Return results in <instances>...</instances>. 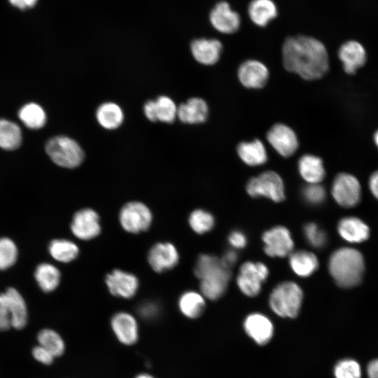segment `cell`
Masks as SVG:
<instances>
[{
  "instance_id": "cell-1",
  "label": "cell",
  "mask_w": 378,
  "mask_h": 378,
  "mask_svg": "<svg viewBox=\"0 0 378 378\" xmlns=\"http://www.w3.org/2000/svg\"><path fill=\"white\" fill-rule=\"evenodd\" d=\"M283 64L306 80L321 78L328 71L327 50L318 40L305 36L288 38L282 48Z\"/></svg>"
},
{
  "instance_id": "cell-2",
  "label": "cell",
  "mask_w": 378,
  "mask_h": 378,
  "mask_svg": "<svg viewBox=\"0 0 378 378\" xmlns=\"http://www.w3.org/2000/svg\"><path fill=\"white\" fill-rule=\"evenodd\" d=\"M194 273L200 280L202 295L211 300H218L224 294L231 277L230 270L220 259L207 254L199 256Z\"/></svg>"
},
{
  "instance_id": "cell-3",
  "label": "cell",
  "mask_w": 378,
  "mask_h": 378,
  "mask_svg": "<svg viewBox=\"0 0 378 378\" xmlns=\"http://www.w3.org/2000/svg\"><path fill=\"white\" fill-rule=\"evenodd\" d=\"M328 268L335 283L342 288H351L362 279L365 264L362 254L352 248H341L330 258Z\"/></svg>"
},
{
  "instance_id": "cell-4",
  "label": "cell",
  "mask_w": 378,
  "mask_h": 378,
  "mask_svg": "<svg viewBox=\"0 0 378 378\" xmlns=\"http://www.w3.org/2000/svg\"><path fill=\"white\" fill-rule=\"evenodd\" d=\"M303 293L294 282L279 284L270 294L269 302L272 311L281 317L295 318L302 305Z\"/></svg>"
},
{
  "instance_id": "cell-5",
  "label": "cell",
  "mask_w": 378,
  "mask_h": 378,
  "mask_svg": "<svg viewBox=\"0 0 378 378\" xmlns=\"http://www.w3.org/2000/svg\"><path fill=\"white\" fill-rule=\"evenodd\" d=\"M46 151L56 164L64 168L77 167L84 158V153L80 145L65 136L50 139L46 143Z\"/></svg>"
},
{
  "instance_id": "cell-6",
  "label": "cell",
  "mask_w": 378,
  "mask_h": 378,
  "mask_svg": "<svg viewBox=\"0 0 378 378\" xmlns=\"http://www.w3.org/2000/svg\"><path fill=\"white\" fill-rule=\"evenodd\" d=\"M246 191L251 197L264 196L276 202L285 198L283 180L273 171H267L252 177L246 184Z\"/></svg>"
},
{
  "instance_id": "cell-7",
  "label": "cell",
  "mask_w": 378,
  "mask_h": 378,
  "mask_svg": "<svg viewBox=\"0 0 378 378\" xmlns=\"http://www.w3.org/2000/svg\"><path fill=\"white\" fill-rule=\"evenodd\" d=\"M152 219L153 216L149 208L140 202L127 203L119 214L122 227L134 234L147 230L151 225Z\"/></svg>"
},
{
  "instance_id": "cell-8",
  "label": "cell",
  "mask_w": 378,
  "mask_h": 378,
  "mask_svg": "<svg viewBox=\"0 0 378 378\" xmlns=\"http://www.w3.org/2000/svg\"><path fill=\"white\" fill-rule=\"evenodd\" d=\"M268 274V268L264 263L248 261L241 265L237 284L244 295L254 297L259 294L261 285Z\"/></svg>"
},
{
  "instance_id": "cell-9",
  "label": "cell",
  "mask_w": 378,
  "mask_h": 378,
  "mask_svg": "<svg viewBox=\"0 0 378 378\" xmlns=\"http://www.w3.org/2000/svg\"><path fill=\"white\" fill-rule=\"evenodd\" d=\"M332 195L335 200L344 207H352L360 200V186L353 175L340 173L337 175L332 186Z\"/></svg>"
},
{
  "instance_id": "cell-10",
  "label": "cell",
  "mask_w": 378,
  "mask_h": 378,
  "mask_svg": "<svg viewBox=\"0 0 378 378\" xmlns=\"http://www.w3.org/2000/svg\"><path fill=\"white\" fill-rule=\"evenodd\" d=\"M262 241L264 251L271 257H285L290 253L294 243L288 230L283 226H276L264 232Z\"/></svg>"
},
{
  "instance_id": "cell-11",
  "label": "cell",
  "mask_w": 378,
  "mask_h": 378,
  "mask_svg": "<svg viewBox=\"0 0 378 378\" xmlns=\"http://www.w3.org/2000/svg\"><path fill=\"white\" fill-rule=\"evenodd\" d=\"M71 230L80 239L90 240L96 237L101 232L99 215L92 209L78 211L73 217Z\"/></svg>"
},
{
  "instance_id": "cell-12",
  "label": "cell",
  "mask_w": 378,
  "mask_h": 378,
  "mask_svg": "<svg viewBox=\"0 0 378 378\" xmlns=\"http://www.w3.org/2000/svg\"><path fill=\"white\" fill-rule=\"evenodd\" d=\"M267 139L276 151L284 157L292 155L298 147L295 133L284 124L274 125L267 132Z\"/></svg>"
},
{
  "instance_id": "cell-13",
  "label": "cell",
  "mask_w": 378,
  "mask_h": 378,
  "mask_svg": "<svg viewBox=\"0 0 378 378\" xmlns=\"http://www.w3.org/2000/svg\"><path fill=\"white\" fill-rule=\"evenodd\" d=\"M178 260L177 249L169 242L155 244L148 254V261L156 272H164L174 268Z\"/></svg>"
},
{
  "instance_id": "cell-14",
  "label": "cell",
  "mask_w": 378,
  "mask_h": 378,
  "mask_svg": "<svg viewBox=\"0 0 378 378\" xmlns=\"http://www.w3.org/2000/svg\"><path fill=\"white\" fill-rule=\"evenodd\" d=\"M106 284L113 295L128 299L135 295L139 287V281L131 273L115 270L107 274Z\"/></svg>"
},
{
  "instance_id": "cell-15",
  "label": "cell",
  "mask_w": 378,
  "mask_h": 378,
  "mask_svg": "<svg viewBox=\"0 0 378 378\" xmlns=\"http://www.w3.org/2000/svg\"><path fill=\"white\" fill-rule=\"evenodd\" d=\"M113 332L123 344L132 345L139 338V326L136 318L125 312L114 314L111 321Z\"/></svg>"
},
{
  "instance_id": "cell-16",
  "label": "cell",
  "mask_w": 378,
  "mask_h": 378,
  "mask_svg": "<svg viewBox=\"0 0 378 378\" xmlns=\"http://www.w3.org/2000/svg\"><path fill=\"white\" fill-rule=\"evenodd\" d=\"M209 19L213 27L224 34L237 31L240 25L239 14L232 10L225 1L218 2L214 6L210 13Z\"/></svg>"
},
{
  "instance_id": "cell-17",
  "label": "cell",
  "mask_w": 378,
  "mask_h": 378,
  "mask_svg": "<svg viewBox=\"0 0 378 378\" xmlns=\"http://www.w3.org/2000/svg\"><path fill=\"white\" fill-rule=\"evenodd\" d=\"M269 71L262 62L250 59L242 63L238 69V78L243 85L248 88H262L267 81Z\"/></svg>"
},
{
  "instance_id": "cell-18",
  "label": "cell",
  "mask_w": 378,
  "mask_h": 378,
  "mask_svg": "<svg viewBox=\"0 0 378 378\" xmlns=\"http://www.w3.org/2000/svg\"><path fill=\"white\" fill-rule=\"evenodd\" d=\"M144 112L150 121L172 123L177 116V107L170 97L160 96L155 101H148L144 104Z\"/></svg>"
},
{
  "instance_id": "cell-19",
  "label": "cell",
  "mask_w": 378,
  "mask_h": 378,
  "mask_svg": "<svg viewBox=\"0 0 378 378\" xmlns=\"http://www.w3.org/2000/svg\"><path fill=\"white\" fill-rule=\"evenodd\" d=\"M244 328L247 335L260 345L268 343L274 332L271 321L259 313L248 315L244 321Z\"/></svg>"
},
{
  "instance_id": "cell-20",
  "label": "cell",
  "mask_w": 378,
  "mask_h": 378,
  "mask_svg": "<svg viewBox=\"0 0 378 378\" xmlns=\"http://www.w3.org/2000/svg\"><path fill=\"white\" fill-rule=\"evenodd\" d=\"M338 55L344 71L349 74H354L358 69L364 65L366 60L364 48L355 41L344 43L340 47Z\"/></svg>"
},
{
  "instance_id": "cell-21",
  "label": "cell",
  "mask_w": 378,
  "mask_h": 378,
  "mask_svg": "<svg viewBox=\"0 0 378 378\" xmlns=\"http://www.w3.org/2000/svg\"><path fill=\"white\" fill-rule=\"evenodd\" d=\"M190 50L192 56L198 62L211 65L218 60L222 44L216 39L198 38L191 43Z\"/></svg>"
},
{
  "instance_id": "cell-22",
  "label": "cell",
  "mask_w": 378,
  "mask_h": 378,
  "mask_svg": "<svg viewBox=\"0 0 378 378\" xmlns=\"http://www.w3.org/2000/svg\"><path fill=\"white\" fill-rule=\"evenodd\" d=\"M177 116L184 123L203 122L208 116V106L201 98H190L177 108Z\"/></svg>"
},
{
  "instance_id": "cell-23",
  "label": "cell",
  "mask_w": 378,
  "mask_h": 378,
  "mask_svg": "<svg viewBox=\"0 0 378 378\" xmlns=\"http://www.w3.org/2000/svg\"><path fill=\"white\" fill-rule=\"evenodd\" d=\"M337 230L340 236L351 243L366 240L370 234L368 226L356 217H346L340 220Z\"/></svg>"
},
{
  "instance_id": "cell-24",
  "label": "cell",
  "mask_w": 378,
  "mask_h": 378,
  "mask_svg": "<svg viewBox=\"0 0 378 378\" xmlns=\"http://www.w3.org/2000/svg\"><path fill=\"white\" fill-rule=\"evenodd\" d=\"M237 153L241 160L250 166L261 165L267 160L265 147L258 139L240 143L237 146Z\"/></svg>"
},
{
  "instance_id": "cell-25",
  "label": "cell",
  "mask_w": 378,
  "mask_h": 378,
  "mask_svg": "<svg viewBox=\"0 0 378 378\" xmlns=\"http://www.w3.org/2000/svg\"><path fill=\"white\" fill-rule=\"evenodd\" d=\"M301 176L309 183H319L325 176L322 160L313 155H304L298 162Z\"/></svg>"
},
{
  "instance_id": "cell-26",
  "label": "cell",
  "mask_w": 378,
  "mask_h": 378,
  "mask_svg": "<svg viewBox=\"0 0 378 378\" xmlns=\"http://www.w3.org/2000/svg\"><path fill=\"white\" fill-rule=\"evenodd\" d=\"M289 263L293 271L302 277L309 276L318 267L316 256L312 252L303 250L290 253Z\"/></svg>"
},
{
  "instance_id": "cell-27",
  "label": "cell",
  "mask_w": 378,
  "mask_h": 378,
  "mask_svg": "<svg viewBox=\"0 0 378 378\" xmlns=\"http://www.w3.org/2000/svg\"><path fill=\"white\" fill-rule=\"evenodd\" d=\"M96 118L102 127L114 130L122 123L124 114L122 108L117 104L106 102L98 107Z\"/></svg>"
},
{
  "instance_id": "cell-28",
  "label": "cell",
  "mask_w": 378,
  "mask_h": 378,
  "mask_svg": "<svg viewBox=\"0 0 378 378\" xmlns=\"http://www.w3.org/2000/svg\"><path fill=\"white\" fill-rule=\"evenodd\" d=\"M248 11L251 20L261 27L267 25L277 15L276 5L272 0H253Z\"/></svg>"
},
{
  "instance_id": "cell-29",
  "label": "cell",
  "mask_w": 378,
  "mask_h": 378,
  "mask_svg": "<svg viewBox=\"0 0 378 378\" xmlns=\"http://www.w3.org/2000/svg\"><path fill=\"white\" fill-rule=\"evenodd\" d=\"M12 310V328L20 330L27 323V309L20 293L13 288L5 292Z\"/></svg>"
},
{
  "instance_id": "cell-30",
  "label": "cell",
  "mask_w": 378,
  "mask_h": 378,
  "mask_svg": "<svg viewBox=\"0 0 378 378\" xmlns=\"http://www.w3.org/2000/svg\"><path fill=\"white\" fill-rule=\"evenodd\" d=\"M181 312L189 318H196L202 315L205 309L204 296L195 291H186L178 300Z\"/></svg>"
},
{
  "instance_id": "cell-31",
  "label": "cell",
  "mask_w": 378,
  "mask_h": 378,
  "mask_svg": "<svg viewBox=\"0 0 378 378\" xmlns=\"http://www.w3.org/2000/svg\"><path fill=\"white\" fill-rule=\"evenodd\" d=\"M34 276L38 286L44 292L54 290L60 281L59 270L48 263H42L38 265Z\"/></svg>"
},
{
  "instance_id": "cell-32",
  "label": "cell",
  "mask_w": 378,
  "mask_h": 378,
  "mask_svg": "<svg viewBox=\"0 0 378 378\" xmlns=\"http://www.w3.org/2000/svg\"><path fill=\"white\" fill-rule=\"evenodd\" d=\"M22 142V132L15 122L0 119V148L5 150L18 148Z\"/></svg>"
},
{
  "instance_id": "cell-33",
  "label": "cell",
  "mask_w": 378,
  "mask_h": 378,
  "mask_svg": "<svg viewBox=\"0 0 378 378\" xmlns=\"http://www.w3.org/2000/svg\"><path fill=\"white\" fill-rule=\"evenodd\" d=\"M18 116L24 125L30 129H39L46 121V115L43 108L37 104L29 103L23 106Z\"/></svg>"
},
{
  "instance_id": "cell-34",
  "label": "cell",
  "mask_w": 378,
  "mask_h": 378,
  "mask_svg": "<svg viewBox=\"0 0 378 378\" xmlns=\"http://www.w3.org/2000/svg\"><path fill=\"white\" fill-rule=\"evenodd\" d=\"M51 256L62 262H69L74 260L78 255V246L66 239H55L49 245Z\"/></svg>"
},
{
  "instance_id": "cell-35",
  "label": "cell",
  "mask_w": 378,
  "mask_h": 378,
  "mask_svg": "<svg viewBox=\"0 0 378 378\" xmlns=\"http://www.w3.org/2000/svg\"><path fill=\"white\" fill-rule=\"evenodd\" d=\"M39 345L43 346L54 357H57L64 351L65 345L61 336L51 329H43L41 330L37 336Z\"/></svg>"
},
{
  "instance_id": "cell-36",
  "label": "cell",
  "mask_w": 378,
  "mask_h": 378,
  "mask_svg": "<svg viewBox=\"0 0 378 378\" xmlns=\"http://www.w3.org/2000/svg\"><path fill=\"white\" fill-rule=\"evenodd\" d=\"M190 227L198 234H204L212 229L214 225L213 216L203 209H195L190 215Z\"/></svg>"
},
{
  "instance_id": "cell-37",
  "label": "cell",
  "mask_w": 378,
  "mask_h": 378,
  "mask_svg": "<svg viewBox=\"0 0 378 378\" xmlns=\"http://www.w3.org/2000/svg\"><path fill=\"white\" fill-rule=\"evenodd\" d=\"M361 373V368L359 363L351 358H346L339 361L334 368L335 378H360Z\"/></svg>"
},
{
  "instance_id": "cell-38",
  "label": "cell",
  "mask_w": 378,
  "mask_h": 378,
  "mask_svg": "<svg viewBox=\"0 0 378 378\" xmlns=\"http://www.w3.org/2000/svg\"><path fill=\"white\" fill-rule=\"evenodd\" d=\"M18 249L15 243L7 237L0 239V270L11 267L16 261Z\"/></svg>"
},
{
  "instance_id": "cell-39",
  "label": "cell",
  "mask_w": 378,
  "mask_h": 378,
  "mask_svg": "<svg viewBox=\"0 0 378 378\" xmlns=\"http://www.w3.org/2000/svg\"><path fill=\"white\" fill-rule=\"evenodd\" d=\"M304 236L313 247H323L327 240L326 232L322 230L316 224L309 223L303 228Z\"/></svg>"
},
{
  "instance_id": "cell-40",
  "label": "cell",
  "mask_w": 378,
  "mask_h": 378,
  "mask_svg": "<svg viewBox=\"0 0 378 378\" xmlns=\"http://www.w3.org/2000/svg\"><path fill=\"white\" fill-rule=\"evenodd\" d=\"M304 199L311 204H319L326 198V190L319 183H309L302 190Z\"/></svg>"
},
{
  "instance_id": "cell-41",
  "label": "cell",
  "mask_w": 378,
  "mask_h": 378,
  "mask_svg": "<svg viewBox=\"0 0 378 378\" xmlns=\"http://www.w3.org/2000/svg\"><path fill=\"white\" fill-rule=\"evenodd\" d=\"M12 327V310L5 293L0 294V330Z\"/></svg>"
},
{
  "instance_id": "cell-42",
  "label": "cell",
  "mask_w": 378,
  "mask_h": 378,
  "mask_svg": "<svg viewBox=\"0 0 378 378\" xmlns=\"http://www.w3.org/2000/svg\"><path fill=\"white\" fill-rule=\"evenodd\" d=\"M34 358L38 362L50 365L54 360V356L41 345L35 346L32 350Z\"/></svg>"
},
{
  "instance_id": "cell-43",
  "label": "cell",
  "mask_w": 378,
  "mask_h": 378,
  "mask_svg": "<svg viewBox=\"0 0 378 378\" xmlns=\"http://www.w3.org/2000/svg\"><path fill=\"white\" fill-rule=\"evenodd\" d=\"M138 311L141 317L146 319H152L157 316L159 309L154 302H147L141 304Z\"/></svg>"
},
{
  "instance_id": "cell-44",
  "label": "cell",
  "mask_w": 378,
  "mask_h": 378,
  "mask_svg": "<svg viewBox=\"0 0 378 378\" xmlns=\"http://www.w3.org/2000/svg\"><path fill=\"white\" fill-rule=\"evenodd\" d=\"M228 241L232 246L237 248H244L246 244V236L244 233L237 230L230 234Z\"/></svg>"
},
{
  "instance_id": "cell-45",
  "label": "cell",
  "mask_w": 378,
  "mask_h": 378,
  "mask_svg": "<svg viewBox=\"0 0 378 378\" xmlns=\"http://www.w3.org/2000/svg\"><path fill=\"white\" fill-rule=\"evenodd\" d=\"M237 260V254L234 251H227L223 255L220 262L224 267L230 269Z\"/></svg>"
},
{
  "instance_id": "cell-46",
  "label": "cell",
  "mask_w": 378,
  "mask_h": 378,
  "mask_svg": "<svg viewBox=\"0 0 378 378\" xmlns=\"http://www.w3.org/2000/svg\"><path fill=\"white\" fill-rule=\"evenodd\" d=\"M15 7L24 10L32 8L37 2V0H8Z\"/></svg>"
},
{
  "instance_id": "cell-47",
  "label": "cell",
  "mask_w": 378,
  "mask_h": 378,
  "mask_svg": "<svg viewBox=\"0 0 378 378\" xmlns=\"http://www.w3.org/2000/svg\"><path fill=\"white\" fill-rule=\"evenodd\" d=\"M369 186L372 195L378 200V171L374 172L371 175Z\"/></svg>"
},
{
  "instance_id": "cell-48",
  "label": "cell",
  "mask_w": 378,
  "mask_h": 378,
  "mask_svg": "<svg viewBox=\"0 0 378 378\" xmlns=\"http://www.w3.org/2000/svg\"><path fill=\"white\" fill-rule=\"evenodd\" d=\"M368 378H378V359L371 360L367 366Z\"/></svg>"
},
{
  "instance_id": "cell-49",
  "label": "cell",
  "mask_w": 378,
  "mask_h": 378,
  "mask_svg": "<svg viewBox=\"0 0 378 378\" xmlns=\"http://www.w3.org/2000/svg\"><path fill=\"white\" fill-rule=\"evenodd\" d=\"M135 378H154V377L148 374L142 373V374H138Z\"/></svg>"
},
{
  "instance_id": "cell-50",
  "label": "cell",
  "mask_w": 378,
  "mask_h": 378,
  "mask_svg": "<svg viewBox=\"0 0 378 378\" xmlns=\"http://www.w3.org/2000/svg\"><path fill=\"white\" fill-rule=\"evenodd\" d=\"M374 141L377 146H378V131L374 134Z\"/></svg>"
}]
</instances>
